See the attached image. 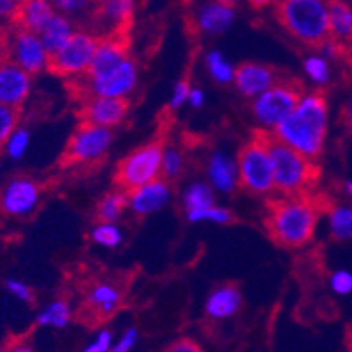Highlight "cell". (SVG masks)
<instances>
[{"mask_svg":"<svg viewBox=\"0 0 352 352\" xmlns=\"http://www.w3.org/2000/svg\"><path fill=\"white\" fill-rule=\"evenodd\" d=\"M9 60V44L0 39V65Z\"/></svg>","mask_w":352,"mask_h":352,"instance_id":"obj_46","label":"cell"},{"mask_svg":"<svg viewBox=\"0 0 352 352\" xmlns=\"http://www.w3.org/2000/svg\"><path fill=\"white\" fill-rule=\"evenodd\" d=\"M329 0H277L275 14L289 35L309 46H321L329 37Z\"/></svg>","mask_w":352,"mask_h":352,"instance_id":"obj_3","label":"cell"},{"mask_svg":"<svg viewBox=\"0 0 352 352\" xmlns=\"http://www.w3.org/2000/svg\"><path fill=\"white\" fill-rule=\"evenodd\" d=\"M268 149L274 163L275 191L286 197L305 195L318 181L316 160L307 158L293 147L277 140L274 133L268 132Z\"/></svg>","mask_w":352,"mask_h":352,"instance_id":"obj_4","label":"cell"},{"mask_svg":"<svg viewBox=\"0 0 352 352\" xmlns=\"http://www.w3.org/2000/svg\"><path fill=\"white\" fill-rule=\"evenodd\" d=\"M349 121H351L352 124V102H351V107H349Z\"/></svg>","mask_w":352,"mask_h":352,"instance_id":"obj_49","label":"cell"},{"mask_svg":"<svg viewBox=\"0 0 352 352\" xmlns=\"http://www.w3.org/2000/svg\"><path fill=\"white\" fill-rule=\"evenodd\" d=\"M240 186L252 195H270L275 191L274 163L268 149V130L256 132L239 153Z\"/></svg>","mask_w":352,"mask_h":352,"instance_id":"obj_5","label":"cell"},{"mask_svg":"<svg viewBox=\"0 0 352 352\" xmlns=\"http://www.w3.org/2000/svg\"><path fill=\"white\" fill-rule=\"evenodd\" d=\"M32 89V74L8 60L0 65V104L20 109Z\"/></svg>","mask_w":352,"mask_h":352,"instance_id":"obj_14","label":"cell"},{"mask_svg":"<svg viewBox=\"0 0 352 352\" xmlns=\"http://www.w3.org/2000/svg\"><path fill=\"white\" fill-rule=\"evenodd\" d=\"M128 207V191L116 190L104 195L97 206V219L107 221V223H116Z\"/></svg>","mask_w":352,"mask_h":352,"instance_id":"obj_25","label":"cell"},{"mask_svg":"<svg viewBox=\"0 0 352 352\" xmlns=\"http://www.w3.org/2000/svg\"><path fill=\"white\" fill-rule=\"evenodd\" d=\"M74 27L70 23V20L67 18V14L63 12H54L53 18L46 23V27L41 32V39H43L44 46H46L47 53L54 54L62 46H65L67 41L72 37Z\"/></svg>","mask_w":352,"mask_h":352,"instance_id":"obj_23","label":"cell"},{"mask_svg":"<svg viewBox=\"0 0 352 352\" xmlns=\"http://www.w3.org/2000/svg\"><path fill=\"white\" fill-rule=\"evenodd\" d=\"M130 109L124 97H91L81 111L82 123L114 128L123 123Z\"/></svg>","mask_w":352,"mask_h":352,"instance_id":"obj_13","label":"cell"},{"mask_svg":"<svg viewBox=\"0 0 352 352\" xmlns=\"http://www.w3.org/2000/svg\"><path fill=\"white\" fill-rule=\"evenodd\" d=\"M233 82L244 97L254 98L270 88L274 82H277V78L270 67L261 65V63H242L235 69Z\"/></svg>","mask_w":352,"mask_h":352,"instance_id":"obj_16","label":"cell"},{"mask_svg":"<svg viewBox=\"0 0 352 352\" xmlns=\"http://www.w3.org/2000/svg\"><path fill=\"white\" fill-rule=\"evenodd\" d=\"M137 340H139V331L135 328H128L126 331L121 335L120 340L116 342V345H113L114 352H128L130 349L135 347Z\"/></svg>","mask_w":352,"mask_h":352,"instance_id":"obj_41","label":"cell"},{"mask_svg":"<svg viewBox=\"0 0 352 352\" xmlns=\"http://www.w3.org/2000/svg\"><path fill=\"white\" fill-rule=\"evenodd\" d=\"M91 2H95V0H91Z\"/></svg>","mask_w":352,"mask_h":352,"instance_id":"obj_52","label":"cell"},{"mask_svg":"<svg viewBox=\"0 0 352 352\" xmlns=\"http://www.w3.org/2000/svg\"><path fill=\"white\" fill-rule=\"evenodd\" d=\"M21 2H25V0H18V4H21Z\"/></svg>","mask_w":352,"mask_h":352,"instance_id":"obj_51","label":"cell"},{"mask_svg":"<svg viewBox=\"0 0 352 352\" xmlns=\"http://www.w3.org/2000/svg\"><path fill=\"white\" fill-rule=\"evenodd\" d=\"M98 47V39L86 32H74L72 37L60 47L54 54H51L47 69L56 76H79L86 74L89 63L94 60L95 51Z\"/></svg>","mask_w":352,"mask_h":352,"instance_id":"obj_9","label":"cell"},{"mask_svg":"<svg viewBox=\"0 0 352 352\" xmlns=\"http://www.w3.org/2000/svg\"><path fill=\"white\" fill-rule=\"evenodd\" d=\"M6 287H8L9 293L14 294L16 298L21 300V302L30 303L32 300H34V291H32V287L28 286V284L21 283V280L9 279L8 283H6Z\"/></svg>","mask_w":352,"mask_h":352,"instance_id":"obj_39","label":"cell"},{"mask_svg":"<svg viewBox=\"0 0 352 352\" xmlns=\"http://www.w3.org/2000/svg\"><path fill=\"white\" fill-rule=\"evenodd\" d=\"M249 2H251L252 8H265V6L272 4L274 0H249Z\"/></svg>","mask_w":352,"mask_h":352,"instance_id":"obj_47","label":"cell"},{"mask_svg":"<svg viewBox=\"0 0 352 352\" xmlns=\"http://www.w3.org/2000/svg\"><path fill=\"white\" fill-rule=\"evenodd\" d=\"M113 344H114L113 333L104 329V331L98 333L97 337H95V340L91 342L85 351L86 352H107V351H113Z\"/></svg>","mask_w":352,"mask_h":352,"instance_id":"obj_40","label":"cell"},{"mask_svg":"<svg viewBox=\"0 0 352 352\" xmlns=\"http://www.w3.org/2000/svg\"><path fill=\"white\" fill-rule=\"evenodd\" d=\"M274 137L307 158L318 160L328 133V104L321 94L302 95L296 107L272 130Z\"/></svg>","mask_w":352,"mask_h":352,"instance_id":"obj_1","label":"cell"},{"mask_svg":"<svg viewBox=\"0 0 352 352\" xmlns=\"http://www.w3.org/2000/svg\"><path fill=\"white\" fill-rule=\"evenodd\" d=\"M18 0H0V18H14Z\"/></svg>","mask_w":352,"mask_h":352,"instance_id":"obj_44","label":"cell"},{"mask_svg":"<svg viewBox=\"0 0 352 352\" xmlns=\"http://www.w3.org/2000/svg\"><path fill=\"white\" fill-rule=\"evenodd\" d=\"M242 307V294L235 286H221L209 294L206 303V312L210 319L233 318Z\"/></svg>","mask_w":352,"mask_h":352,"instance_id":"obj_21","label":"cell"},{"mask_svg":"<svg viewBox=\"0 0 352 352\" xmlns=\"http://www.w3.org/2000/svg\"><path fill=\"white\" fill-rule=\"evenodd\" d=\"M319 221V209L305 195L274 198L268 201L265 226L275 244L298 249L312 240Z\"/></svg>","mask_w":352,"mask_h":352,"instance_id":"obj_2","label":"cell"},{"mask_svg":"<svg viewBox=\"0 0 352 352\" xmlns=\"http://www.w3.org/2000/svg\"><path fill=\"white\" fill-rule=\"evenodd\" d=\"M207 177L212 190L219 193H233L240 186L239 166L225 153H214L207 165Z\"/></svg>","mask_w":352,"mask_h":352,"instance_id":"obj_17","label":"cell"},{"mask_svg":"<svg viewBox=\"0 0 352 352\" xmlns=\"http://www.w3.org/2000/svg\"><path fill=\"white\" fill-rule=\"evenodd\" d=\"M170 195L172 190L168 181L166 179H155L144 186L128 191V207L137 216H147V214H153L165 207L170 200Z\"/></svg>","mask_w":352,"mask_h":352,"instance_id":"obj_15","label":"cell"},{"mask_svg":"<svg viewBox=\"0 0 352 352\" xmlns=\"http://www.w3.org/2000/svg\"><path fill=\"white\" fill-rule=\"evenodd\" d=\"M43 197V186L27 175L9 179L0 191V210L6 216L27 217L37 210Z\"/></svg>","mask_w":352,"mask_h":352,"instance_id":"obj_10","label":"cell"},{"mask_svg":"<svg viewBox=\"0 0 352 352\" xmlns=\"http://www.w3.org/2000/svg\"><path fill=\"white\" fill-rule=\"evenodd\" d=\"M9 44V60L27 70L28 74H37L50 65V53L44 46L39 34L21 28Z\"/></svg>","mask_w":352,"mask_h":352,"instance_id":"obj_12","label":"cell"},{"mask_svg":"<svg viewBox=\"0 0 352 352\" xmlns=\"http://www.w3.org/2000/svg\"><path fill=\"white\" fill-rule=\"evenodd\" d=\"M182 165H184V160H182L181 153L174 147H166L163 149V162H162V175L163 179L170 181L175 179L182 172Z\"/></svg>","mask_w":352,"mask_h":352,"instance_id":"obj_36","label":"cell"},{"mask_svg":"<svg viewBox=\"0 0 352 352\" xmlns=\"http://www.w3.org/2000/svg\"><path fill=\"white\" fill-rule=\"evenodd\" d=\"M329 37L338 43L352 39V9L342 0H329L328 6Z\"/></svg>","mask_w":352,"mask_h":352,"instance_id":"obj_24","label":"cell"},{"mask_svg":"<svg viewBox=\"0 0 352 352\" xmlns=\"http://www.w3.org/2000/svg\"><path fill=\"white\" fill-rule=\"evenodd\" d=\"M28 146H30V132L25 130V128H18V126L14 128V132L9 135V139L6 140L4 144L6 153H8L12 160L23 158Z\"/></svg>","mask_w":352,"mask_h":352,"instance_id":"obj_34","label":"cell"},{"mask_svg":"<svg viewBox=\"0 0 352 352\" xmlns=\"http://www.w3.org/2000/svg\"><path fill=\"white\" fill-rule=\"evenodd\" d=\"M20 121V109L0 104V147L4 146Z\"/></svg>","mask_w":352,"mask_h":352,"instance_id":"obj_35","label":"cell"},{"mask_svg":"<svg viewBox=\"0 0 352 352\" xmlns=\"http://www.w3.org/2000/svg\"><path fill=\"white\" fill-rule=\"evenodd\" d=\"M128 58L126 46L121 43V39H105L98 41V47L95 51V56L89 63V69L86 70V78H95L100 74L116 69L121 62Z\"/></svg>","mask_w":352,"mask_h":352,"instance_id":"obj_18","label":"cell"},{"mask_svg":"<svg viewBox=\"0 0 352 352\" xmlns=\"http://www.w3.org/2000/svg\"><path fill=\"white\" fill-rule=\"evenodd\" d=\"M328 223L329 232L335 240H345L352 239V207L349 206H335L329 209L328 212Z\"/></svg>","mask_w":352,"mask_h":352,"instance_id":"obj_26","label":"cell"},{"mask_svg":"<svg viewBox=\"0 0 352 352\" xmlns=\"http://www.w3.org/2000/svg\"><path fill=\"white\" fill-rule=\"evenodd\" d=\"M182 206H184L186 212L214 206L212 186L206 184V182H195V184H191L186 190V193H184V197H182Z\"/></svg>","mask_w":352,"mask_h":352,"instance_id":"obj_29","label":"cell"},{"mask_svg":"<svg viewBox=\"0 0 352 352\" xmlns=\"http://www.w3.org/2000/svg\"><path fill=\"white\" fill-rule=\"evenodd\" d=\"M163 146L160 142H149L124 156L116 168L118 186L124 191H132L147 182L162 177Z\"/></svg>","mask_w":352,"mask_h":352,"instance_id":"obj_6","label":"cell"},{"mask_svg":"<svg viewBox=\"0 0 352 352\" xmlns=\"http://www.w3.org/2000/svg\"><path fill=\"white\" fill-rule=\"evenodd\" d=\"M137 78H139V72H137L135 62L132 58H126L116 69L95 76V78H86V85L91 97L126 98L137 86Z\"/></svg>","mask_w":352,"mask_h":352,"instance_id":"obj_11","label":"cell"},{"mask_svg":"<svg viewBox=\"0 0 352 352\" xmlns=\"http://www.w3.org/2000/svg\"><path fill=\"white\" fill-rule=\"evenodd\" d=\"M54 12H56V9L53 8L51 0H25V2L18 6L14 21L23 30L41 34L47 21L53 18Z\"/></svg>","mask_w":352,"mask_h":352,"instance_id":"obj_19","label":"cell"},{"mask_svg":"<svg viewBox=\"0 0 352 352\" xmlns=\"http://www.w3.org/2000/svg\"><path fill=\"white\" fill-rule=\"evenodd\" d=\"M345 190H347L349 197H351V200H352V182H347V184H345Z\"/></svg>","mask_w":352,"mask_h":352,"instance_id":"obj_48","label":"cell"},{"mask_svg":"<svg viewBox=\"0 0 352 352\" xmlns=\"http://www.w3.org/2000/svg\"><path fill=\"white\" fill-rule=\"evenodd\" d=\"M206 62L212 79L216 82H219V85H228V82H232L235 79V67L219 51H210L207 54Z\"/></svg>","mask_w":352,"mask_h":352,"instance_id":"obj_30","label":"cell"},{"mask_svg":"<svg viewBox=\"0 0 352 352\" xmlns=\"http://www.w3.org/2000/svg\"><path fill=\"white\" fill-rule=\"evenodd\" d=\"M72 318V310L65 300H56L50 303L37 318L39 326H50V328H65Z\"/></svg>","mask_w":352,"mask_h":352,"instance_id":"obj_28","label":"cell"},{"mask_svg":"<svg viewBox=\"0 0 352 352\" xmlns=\"http://www.w3.org/2000/svg\"><path fill=\"white\" fill-rule=\"evenodd\" d=\"M219 2H225V4H235V2H236V0H219Z\"/></svg>","mask_w":352,"mask_h":352,"instance_id":"obj_50","label":"cell"},{"mask_svg":"<svg viewBox=\"0 0 352 352\" xmlns=\"http://www.w3.org/2000/svg\"><path fill=\"white\" fill-rule=\"evenodd\" d=\"M135 0H100V16L105 23L121 27L132 18Z\"/></svg>","mask_w":352,"mask_h":352,"instance_id":"obj_27","label":"cell"},{"mask_svg":"<svg viewBox=\"0 0 352 352\" xmlns=\"http://www.w3.org/2000/svg\"><path fill=\"white\" fill-rule=\"evenodd\" d=\"M113 140L114 133L111 128L81 123V126L74 132L67 144L62 163L65 166H70L100 162L107 155L109 147L113 146Z\"/></svg>","mask_w":352,"mask_h":352,"instance_id":"obj_8","label":"cell"},{"mask_svg":"<svg viewBox=\"0 0 352 352\" xmlns=\"http://www.w3.org/2000/svg\"><path fill=\"white\" fill-rule=\"evenodd\" d=\"M188 221L191 223H200V221H209V223H216V225H226L233 219V214L225 207H217L216 204L206 209H198L186 212Z\"/></svg>","mask_w":352,"mask_h":352,"instance_id":"obj_33","label":"cell"},{"mask_svg":"<svg viewBox=\"0 0 352 352\" xmlns=\"http://www.w3.org/2000/svg\"><path fill=\"white\" fill-rule=\"evenodd\" d=\"M190 82L186 81V79H182V81H179L177 85H175L174 88V94H172V98H170V109H179L182 104H186L188 102V95H190Z\"/></svg>","mask_w":352,"mask_h":352,"instance_id":"obj_42","label":"cell"},{"mask_svg":"<svg viewBox=\"0 0 352 352\" xmlns=\"http://www.w3.org/2000/svg\"><path fill=\"white\" fill-rule=\"evenodd\" d=\"M233 20H235L233 6L214 0L200 9L197 23L198 28L206 34H221L233 23Z\"/></svg>","mask_w":352,"mask_h":352,"instance_id":"obj_22","label":"cell"},{"mask_svg":"<svg viewBox=\"0 0 352 352\" xmlns=\"http://www.w3.org/2000/svg\"><path fill=\"white\" fill-rule=\"evenodd\" d=\"M91 240H94L97 245L102 248L114 249L121 244L123 240V233L118 228L114 223H107V221H98V225L94 226L91 233H89Z\"/></svg>","mask_w":352,"mask_h":352,"instance_id":"obj_31","label":"cell"},{"mask_svg":"<svg viewBox=\"0 0 352 352\" xmlns=\"http://www.w3.org/2000/svg\"><path fill=\"white\" fill-rule=\"evenodd\" d=\"M305 74L312 79L316 85H326L331 78V70H329L328 58L324 54H310L303 62Z\"/></svg>","mask_w":352,"mask_h":352,"instance_id":"obj_32","label":"cell"},{"mask_svg":"<svg viewBox=\"0 0 352 352\" xmlns=\"http://www.w3.org/2000/svg\"><path fill=\"white\" fill-rule=\"evenodd\" d=\"M329 286L340 296L352 293V274L349 270H337L329 277Z\"/></svg>","mask_w":352,"mask_h":352,"instance_id":"obj_37","label":"cell"},{"mask_svg":"<svg viewBox=\"0 0 352 352\" xmlns=\"http://www.w3.org/2000/svg\"><path fill=\"white\" fill-rule=\"evenodd\" d=\"M168 351L172 352H200L201 347L197 345V342L191 340V338H181V340L174 342V345L168 347Z\"/></svg>","mask_w":352,"mask_h":352,"instance_id":"obj_43","label":"cell"},{"mask_svg":"<svg viewBox=\"0 0 352 352\" xmlns=\"http://www.w3.org/2000/svg\"><path fill=\"white\" fill-rule=\"evenodd\" d=\"M91 0H51L53 8L63 14H78L85 11Z\"/></svg>","mask_w":352,"mask_h":352,"instance_id":"obj_38","label":"cell"},{"mask_svg":"<svg viewBox=\"0 0 352 352\" xmlns=\"http://www.w3.org/2000/svg\"><path fill=\"white\" fill-rule=\"evenodd\" d=\"M302 88L293 81H277L265 89L263 94L254 97L252 102V114L265 130H274L287 114L296 107Z\"/></svg>","mask_w":352,"mask_h":352,"instance_id":"obj_7","label":"cell"},{"mask_svg":"<svg viewBox=\"0 0 352 352\" xmlns=\"http://www.w3.org/2000/svg\"><path fill=\"white\" fill-rule=\"evenodd\" d=\"M121 291L118 286L102 280V283H95L94 286L89 287L88 294H86V305L91 309L95 316L100 319L111 318L121 305Z\"/></svg>","mask_w":352,"mask_h":352,"instance_id":"obj_20","label":"cell"},{"mask_svg":"<svg viewBox=\"0 0 352 352\" xmlns=\"http://www.w3.org/2000/svg\"><path fill=\"white\" fill-rule=\"evenodd\" d=\"M188 102H190L193 107L198 109L204 105V102H206V95H204V91H201L200 88H191L190 95H188Z\"/></svg>","mask_w":352,"mask_h":352,"instance_id":"obj_45","label":"cell"}]
</instances>
